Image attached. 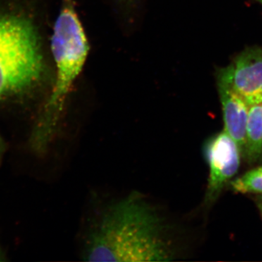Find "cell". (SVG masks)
<instances>
[{
	"label": "cell",
	"instance_id": "obj_1",
	"mask_svg": "<svg viewBox=\"0 0 262 262\" xmlns=\"http://www.w3.org/2000/svg\"><path fill=\"white\" fill-rule=\"evenodd\" d=\"M176 256L169 222L139 193L103 209L84 237L82 251L89 261H168Z\"/></svg>",
	"mask_w": 262,
	"mask_h": 262
},
{
	"label": "cell",
	"instance_id": "obj_2",
	"mask_svg": "<svg viewBox=\"0 0 262 262\" xmlns=\"http://www.w3.org/2000/svg\"><path fill=\"white\" fill-rule=\"evenodd\" d=\"M29 6L0 0V103L32 97L46 82L42 36Z\"/></svg>",
	"mask_w": 262,
	"mask_h": 262
},
{
	"label": "cell",
	"instance_id": "obj_3",
	"mask_svg": "<svg viewBox=\"0 0 262 262\" xmlns=\"http://www.w3.org/2000/svg\"><path fill=\"white\" fill-rule=\"evenodd\" d=\"M51 49L54 82L33 134L34 145L40 151L47 148L58 130L66 101L89 55V41L73 0H63L53 27Z\"/></svg>",
	"mask_w": 262,
	"mask_h": 262
},
{
	"label": "cell",
	"instance_id": "obj_4",
	"mask_svg": "<svg viewBox=\"0 0 262 262\" xmlns=\"http://www.w3.org/2000/svg\"><path fill=\"white\" fill-rule=\"evenodd\" d=\"M219 81L249 106L262 103V48H250L221 71Z\"/></svg>",
	"mask_w": 262,
	"mask_h": 262
},
{
	"label": "cell",
	"instance_id": "obj_5",
	"mask_svg": "<svg viewBox=\"0 0 262 262\" xmlns=\"http://www.w3.org/2000/svg\"><path fill=\"white\" fill-rule=\"evenodd\" d=\"M239 146L225 131L215 136L207 147L209 164L208 195H215L237 173L239 166Z\"/></svg>",
	"mask_w": 262,
	"mask_h": 262
},
{
	"label": "cell",
	"instance_id": "obj_6",
	"mask_svg": "<svg viewBox=\"0 0 262 262\" xmlns=\"http://www.w3.org/2000/svg\"><path fill=\"white\" fill-rule=\"evenodd\" d=\"M218 84L225 123L224 131L239 147H244L250 106L228 86L220 81Z\"/></svg>",
	"mask_w": 262,
	"mask_h": 262
},
{
	"label": "cell",
	"instance_id": "obj_7",
	"mask_svg": "<svg viewBox=\"0 0 262 262\" xmlns=\"http://www.w3.org/2000/svg\"><path fill=\"white\" fill-rule=\"evenodd\" d=\"M245 147L250 158L262 155V103L250 106Z\"/></svg>",
	"mask_w": 262,
	"mask_h": 262
},
{
	"label": "cell",
	"instance_id": "obj_8",
	"mask_svg": "<svg viewBox=\"0 0 262 262\" xmlns=\"http://www.w3.org/2000/svg\"><path fill=\"white\" fill-rule=\"evenodd\" d=\"M231 185L235 192L239 193H262V166L236 179Z\"/></svg>",
	"mask_w": 262,
	"mask_h": 262
},
{
	"label": "cell",
	"instance_id": "obj_9",
	"mask_svg": "<svg viewBox=\"0 0 262 262\" xmlns=\"http://www.w3.org/2000/svg\"><path fill=\"white\" fill-rule=\"evenodd\" d=\"M5 146L3 141L0 137V161H1L2 157H3V152H4Z\"/></svg>",
	"mask_w": 262,
	"mask_h": 262
},
{
	"label": "cell",
	"instance_id": "obj_10",
	"mask_svg": "<svg viewBox=\"0 0 262 262\" xmlns=\"http://www.w3.org/2000/svg\"><path fill=\"white\" fill-rule=\"evenodd\" d=\"M256 1L258 2V3H261V4L262 5V0H256Z\"/></svg>",
	"mask_w": 262,
	"mask_h": 262
},
{
	"label": "cell",
	"instance_id": "obj_11",
	"mask_svg": "<svg viewBox=\"0 0 262 262\" xmlns=\"http://www.w3.org/2000/svg\"><path fill=\"white\" fill-rule=\"evenodd\" d=\"M261 211H262V206H261Z\"/></svg>",
	"mask_w": 262,
	"mask_h": 262
}]
</instances>
